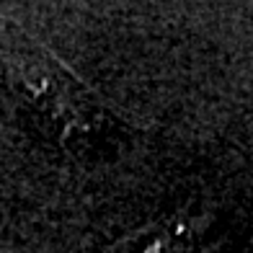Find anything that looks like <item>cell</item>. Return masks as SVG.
<instances>
[{
  "label": "cell",
  "instance_id": "obj_1",
  "mask_svg": "<svg viewBox=\"0 0 253 253\" xmlns=\"http://www.w3.org/2000/svg\"><path fill=\"white\" fill-rule=\"evenodd\" d=\"M170 230L160 222H147L124 233L103 253H168L170 251Z\"/></svg>",
  "mask_w": 253,
  "mask_h": 253
}]
</instances>
